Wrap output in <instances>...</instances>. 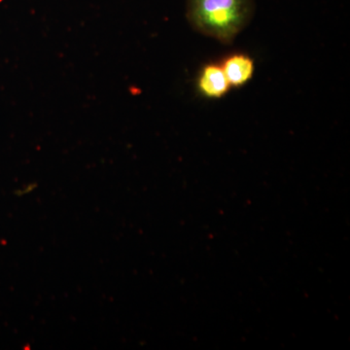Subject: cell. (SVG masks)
Returning <instances> with one entry per match:
<instances>
[{"instance_id": "cell-3", "label": "cell", "mask_w": 350, "mask_h": 350, "mask_svg": "<svg viewBox=\"0 0 350 350\" xmlns=\"http://www.w3.org/2000/svg\"><path fill=\"white\" fill-rule=\"evenodd\" d=\"M220 64L231 88L245 86L254 76V59L244 53L229 55Z\"/></svg>"}, {"instance_id": "cell-1", "label": "cell", "mask_w": 350, "mask_h": 350, "mask_svg": "<svg viewBox=\"0 0 350 350\" xmlns=\"http://www.w3.org/2000/svg\"><path fill=\"white\" fill-rule=\"evenodd\" d=\"M255 0H186V18L195 31L232 45L250 25Z\"/></svg>"}, {"instance_id": "cell-2", "label": "cell", "mask_w": 350, "mask_h": 350, "mask_svg": "<svg viewBox=\"0 0 350 350\" xmlns=\"http://www.w3.org/2000/svg\"><path fill=\"white\" fill-rule=\"evenodd\" d=\"M199 93L209 100L224 98L231 90L220 64H206L200 69L197 79Z\"/></svg>"}]
</instances>
